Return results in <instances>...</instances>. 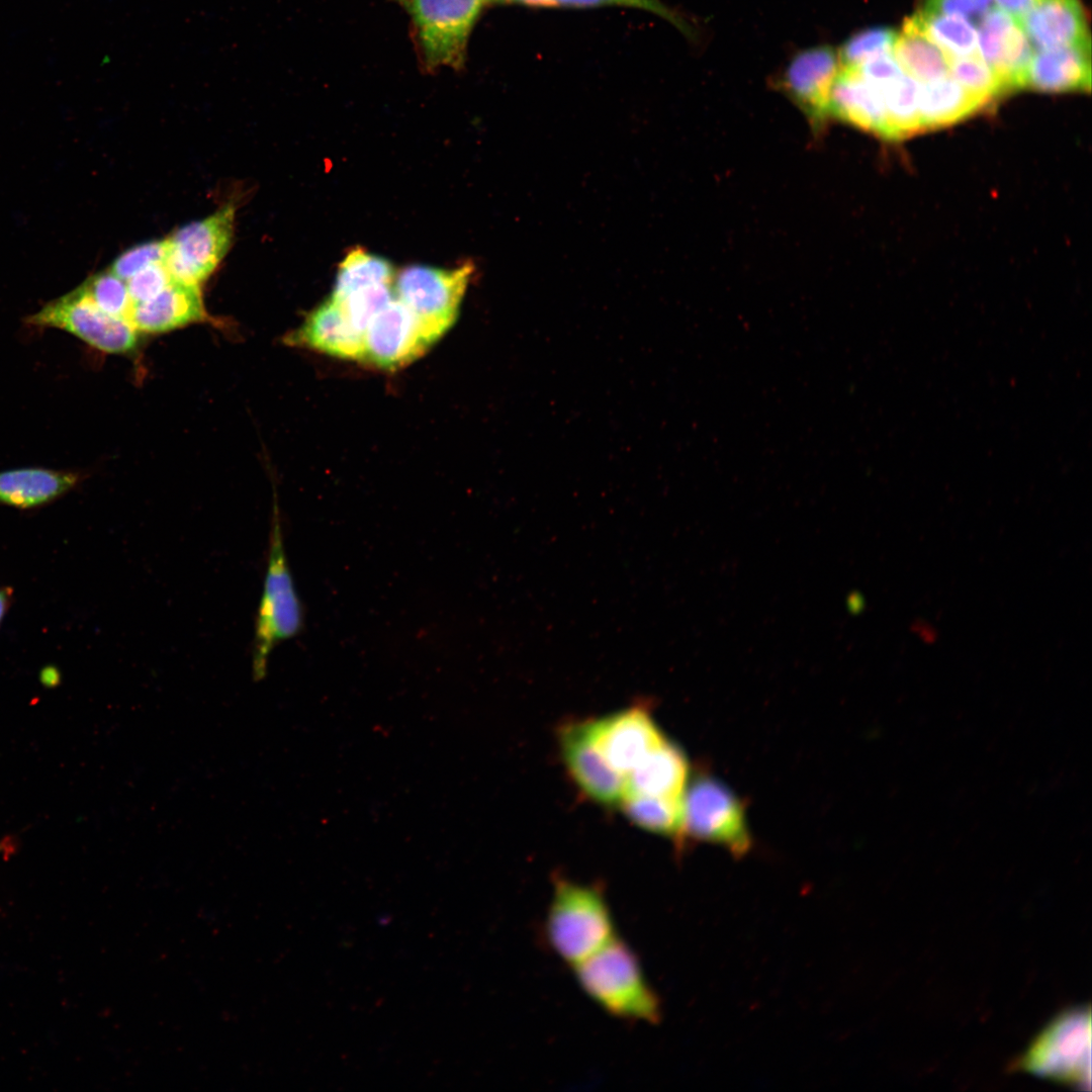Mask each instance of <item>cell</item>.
Returning <instances> with one entry per match:
<instances>
[{"label":"cell","instance_id":"cell-24","mask_svg":"<svg viewBox=\"0 0 1092 1092\" xmlns=\"http://www.w3.org/2000/svg\"><path fill=\"white\" fill-rule=\"evenodd\" d=\"M619 805L632 823L649 832L672 837L684 833V798L627 793Z\"/></svg>","mask_w":1092,"mask_h":1092},{"label":"cell","instance_id":"cell-13","mask_svg":"<svg viewBox=\"0 0 1092 1092\" xmlns=\"http://www.w3.org/2000/svg\"><path fill=\"white\" fill-rule=\"evenodd\" d=\"M559 743L565 767L580 791L598 803L619 805L627 793L626 777L608 762L584 722L565 726Z\"/></svg>","mask_w":1092,"mask_h":1092},{"label":"cell","instance_id":"cell-7","mask_svg":"<svg viewBox=\"0 0 1092 1092\" xmlns=\"http://www.w3.org/2000/svg\"><path fill=\"white\" fill-rule=\"evenodd\" d=\"M684 832L722 845L737 857L751 844L741 803L710 777L697 778L685 791Z\"/></svg>","mask_w":1092,"mask_h":1092},{"label":"cell","instance_id":"cell-31","mask_svg":"<svg viewBox=\"0 0 1092 1092\" xmlns=\"http://www.w3.org/2000/svg\"><path fill=\"white\" fill-rule=\"evenodd\" d=\"M897 33L888 27H872L846 40L838 57L841 66H858L879 55L891 53Z\"/></svg>","mask_w":1092,"mask_h":1092},{"label":"cell","instance_id":"cell-37","mask_svg":"<svg viewBox=\"0 0 1092 1092\" xmlns=\"http://www.w3.org/2000/svg\"><path fill=\"white\" fill-rule=\"evenodd\" d=\"M12 601V590L0 585V625L6 616Z\"/></svg>","mask_w":1092,"mask_h":1092},{"label":"cell","instance_id":"cell-11","mask_svg":"<svg viewBox=\"0 0 1092 1092\" xmlns=\"http://www.w3.org/2000/svg\"><path fill=\"white\" fill-rule=\"evenodd\" d=\"M584 725L608 762L625 777L666 739L641 706L586 721Z\"/></svg>","mask_w":1092,"mask_h":1092},{"label":"cell","instance_id":"cell-26","mask_svg":"<svg viewBox=\"0 0 1092 1092\" xmlns=\"http://www.w3.org/2000/svg\"><path fill=\"white\" fill-rule=\"evenodd\" d=\"M912 18L919 29L950 60L978 54V31L972 21L959 16L928 13L921 9Z\"/></svg>","mask_w":1092,"mask_h":1092},{"label":"cell","instance_id":"cell-36","mask_svg":"<svg viewBox=\"0 0 1092 1092\" xmlns=\"http://www.w3.org/2000/svg\"><path fill=\"white\" fill-rule=\"evenodd\" d=\"M998 8L1019 20L1040 0H995Z\"/></svg>","mask_w":1092,"mask_h":1092},{"label":"cell","instance_id":"cell-4","mask_svg":"<svg viewBox=\"0 0 1092 1092\" xmlns=\"http://www.w3.org/2000/svg\"><path fill=\"white\" fill-rule=\"evenodd\" d=\"M408 14L423 67L460 70L471 31L488 0H393Z\"/></svg>","mask_w":1092,"mask_h":1092},{"label":"cell","instance_id":"cell-23","mask_svg":"<svg viewBox=\"0 0 1092 1092\" xmlns=\"http://www.w3.org/2000/svg\"><path fill=\"white\" fill-rule=\"evenodd\" d=\"M892 54L903 72L919 83L949 75V57L919 29L912 16L896 35Z\"/></svg>","mask_w":1092,"mask_h":1092},{"label":"cell","instance_id":"cell-14","mask_svg":"<svg viewBox=\"0 0 1092 1092\" xmlns=\"http://www.w3.org/2000/svg\"><path fill=\"white\" fill-rule=\"evenodd\" d=\"M977 51L1007 91L1024 88L1033 48L1019 21L998 7L981 18Z\"/></svg>","mask_w":1092,"mask_h":1092},{"label":"cell","instance_id":"cell-27","mask_svg":"<svg viewBox=\"0 0 1092 1092\" xmlns=\"http://www.w3.org/2000/svg\"><path fill=\"white\" fill-rule=\"evenodd\" d=\"M391 264L361 248L351 250L341 262L331 298L341 300L354 290L374 284H390Z\"/></svg>","mask_w":1092,"mask_h":1092},{"label":"cell","instance_id":"cell-30","mask_svg":"<svg viewBox=\"0 0 1092 1092\" xmlns=\"http://www.w3.org/2000/svg\"><path fill=\"white\" fill-rule=\"evenodd\" d=\"M81 285L98 307L126 320L132 302L124 280L108 269L88 277Z\"/></svg>","mask_w":1092,"mask_h":1092},{"label":"cell","instance_id":"cell-19","mask_svg":"<svg viewBox=\"0 0 1092 1092\" xmlns=\"http://www.w3.org/2000/svg\"><path fill=\"white\" fill-rule=\"evenodd\" d=\"M1018 21L1036 51L1090 38L1079 0H1040Z\"/></svg>","mask_w":1092,"mask_h":1092},{"label":"cell","instance_id":"cell-20","mask_svg":"<svg viewBox=\"0 0 1092 1092\" xmlns=\"http://www.w3.org/2000/svg\"><path fill=\"white\" fill-rule=\"evenodd\" d=\"M75 471L25 467L0 471V506L31 510L49 505L80 481Z\"/></svg>","mask_w":1092,"mask_h":1092},{"label":"cell","instance_id":"cell-21","mask_svg":"<svg viewBox=\"0 0 1092 1092\" xmlns=\"http://www.w3.org/2000/svg\"><path fill=\"white\" fill-rule=\"evenodd\" d=\"M688 775L685 754L665 739L626 776L627 793L682 799Z\"/></svg>","mask_w":1092,"mask_h":1092},{"label":"cell","instance_id":"cell-5","mask_svg":"<svg viewBox=\"0 0 1092 1092\" xmlns=\"http://www.w3.org/2000/svg\"><path fill=\"white\" fill-rule=\"evenodd\" d=\"M475 266L454 269L412 265L395 278L396 297L419 318L436 343L455 323Z\"/></svg>","mask_w":1092,"mask_h":1092},{"label":"cell","instance_id":"cell-3","mask_svg":"<svg viewBox=\"0 0 1092 1092\" xmlns=\"http://www.w3.org/2000/svg\"><path fill=\"white\" fill-rule=\"evenodd\" d=\"M303 609L284 549L277 504H274L269 535L268 565L255 622L253 670L265 674L272 650L302 629Z\"/></svg>","mask_w":1092,"mask_h":1092},{"label":"cell","instance_id":"cell-35","mask_svg":"<svg viewBox=\"0 0 1092 1092\" xmlns=\"http://www.w3.org/2000/svg\"><path fill=\"white\" fill-rule=\"evenodd\" d=\"M922 11L934 14L959 16L979 23L981 16L973 0H926Z\"/></svg>","mask_w":1092,"mask_h":1092},{"label":"cell","instance_id":"cell-25","mask_svg":"<svg viewBox=\"0 0 1092 1092\" xmlns=\"http://www.w3.org/2000/svg\"><path fill=\"white\" fill-rule=\"evenodd\" d=\"M872 86L883 101L892 140L905 139L921 131L918 81L903 73L883 85Z\"/></svg>","mask_w":1092,"mask_h":1092},{"label":"cell","instance_id":"cell-28","mask_svg":"<svg viewBox=\"0 0 1092 1092\" xmlns=\"http://www.w3.org/2000/svg\"><path fill=\"white\" fill-rule=\"evenodd\" d=\"M949 76L969 91L990 101L1008 92L999 76L978 54L951 59Z\"/></svg>","mask_w":1092,"mask_h":1092},{"label":"cell","instance_id":"cell-6","mask_svg":"<svg viewBox=\"0 0 1092 1092\" xmlns=\"http://www.w3.org/2000/svg\"><path fill=\"white\" fill-rule=\"evenodd\" d=\"M25 321L35 327L63 330L105 353L125 354L138 344L139 333L131 324L98 307L82 285L48 302Z\"/></svg>","mask_w":1092,"mask_h":1092},{"label":"cell","instance_id":"cell-34","mask_svg":"<svg viewBox=\"0 0 1092 1092\" xmlns=\"http://www.w3.org/2000/svg\"><path fill=\"white\" fill-rule=\"evenodd\" d=\"M172 279L165 262H158L142 269L125 281L131 302H143L153 298Z\"/></svg>","mask_w":1092,"mask_h":1092},{"label":"cell","instance_id":"cell-15","mask_svg":"<svg viewBox=\"0 0 1092 1092\" xmlns=\"http://www.w3.org/2000/svg\"><path fill=\"white\" fill-rule=\"evenodd\" d=\"M126 320L138 333L161 334L208 320L199 285L172 279L153 298L131 303Z\"/></svg>","mask_w":1092,"mask_h":1092},{"label":"cell","instance_id":"cell-9","mask_svg":"<svg viewBox=\"0 0 1092 1092\" xmlns=\"http://www.w3.org/2000/svg\"><path fill=\"white\" fill-rule=\"evenodd\" d=\"M235 213L225 204L167 239L165 265L174 280L199 285L214 272L231 246Z\"/></svg>","mask_w":1092,"mask_h":1092},{"label":"cell","instance_id":"cell-8","mask_svg":"<svg viewBox=\"0 0 1092 1092\" xmlns=\"http://www.w3.org/2000/svg\"><path fill=\"white\" fill-rule=\"evenodd\" d=\"M1090 1011L1061 1015L1035 1039L1022 1067L1037 1075L1069 1083L1090 1081Z\"/></svg>","mask_w":1092,"mask_h":1092},{"label":"cell","instance_id":"cell-38","mask_svg":"<svg viewBox=\"0 0 1092 1092\" xmlns=\"http://www.w3.org/2000/svg\"><path fill=\"white\" fill-rule=\"evenodd\" d=\"M973 2L981 18L987 11L994 7V0H973Z\"/></svg>","mask_w":1092,"mask_h":1092},{"label":"cell","instance_id":"cell-12","mask_svg":"<svg viewBox=\"0 0 1092 1092\" xmlns=\"http://www.w3.org/2000/svg\"><path fill=\"white\" fill-rule=\"evenodd\" d=\"M840 66L836 51L828 46L815 47L797 54L778 81L814 130L823 129L830 118V94Z\"/></svg>","mask_w":1092,"mask_h":1092},{"label":"cell","instance_id":"cell-18","mask_svg":"<svg viewBox=\"0 0 1092 1092\" xmlns=\"http://www.w3.org/2000/svg\"><path fill=\"white\" fill-rule=\"evenodd\" d=\"M829 113L830 118L892 141L881 96L855 67L840 66L830 94Z\"/></svg>","mask_w":1092,"mask_h":1092},{"label":"cell","instance_id":"cell-29","mask_svg":"<svg viewBox=\"0 0 1092 1092\" xmlns=\"http://www.w3.org/2000/svg\"><path fill=\"white\" fill-rule=\"evenodd\" d=\"M391 298L390 284L382 283L359 288L341 300L335 301L339 304L350 324L364 335L372 317Z\"/></svg>","mask_w":1092,"mask_h":1092},{"label":"cell","instance_id":"cell-32","mask_svg":"<svg viewBox=\"0 0 1092 1092\" xmlns=\"http://www.w3.org/2000/svg\"><path fill=\"white\" fill-rule=\"evenodd\" d=\"M507 3H518L534 7H575L590 8L604 6H625L643 9L671 21L679 29H689L682 19L662 4L659 0H505ZM504 2V3H505Z\"/></svg>","mask_w":1092,"mask_h":1092},{"label":"cell","instance_id":"cell-10","mask_svg":"<svg viewBox=\"0 0 1092 1092\" xmlns=\"http://www.w3.org/2000/svg\"><path fill=\"white\" fill-rule=\"evenodd\" d=\"M433 344L415 313L397 297H392L364 332L363 362L395 370L419 358Z\"/></svg>","mask_w":1092,"mask_h":1092},{"label":"cell","instance_id":"cell-22","mask_svg":"<svg viewBox=\"0 0 1092 1092\" xmlns=\"http://www.w3.org/2000/svg\"><path fill=\"white\" fill-rule=\"evenodd\" d=\"M989 99L975 94L952 77L919 83L918 111L921 131L961 121L988 105Z\"/></svg>","mask_w":1092,"mask_h":1092},{"label":"cell","instance_id":"cell-2","mask_svg":"<svg viewBox=\"0 0 1092 1092\" xmlns=\"http://www.w3.org/2000/svg\"><path fill=\"white\" fill-rule=\"evenodd\" d=\"M543 934L552 952L569 968L619 935L605 891L560 877L554 881Z\"/></svg>","mask_w":1092,"mask_h":1092},{"label":"cell","instance_id":"cell-33","mask_svg":"<svg viewBox=\"0 0 1092 1092\" xmlns=\"http://www.w3.org/2000/svg\"><path fill=\"white\" fill-rule=\"evenodd\" d=\"M167 247V239L135 246L117 257L109 270L126 281L142 269L158 262H165Z\"/></svg>","mask_w":1092,"mask_h":1092},{"label":"cell","instance_id":"cell-1","mask_svg":"<svg viewBox=\"0 0 1092 1092\" xmlns=\"http://www.w3.org/2000/svg\"><path fill=\"white\" fill-rule=\"evenodd\" d=\"M570 969L582 992L608 1015L629 1023L661 1021L662 1000L638 954L619 935Z\"/></svg>","mask_w":1092,"mask_h":1092},{"label":"cell","instance_id":"cell-17","mask_svg":"<svg viewBox=\"0 0 1092 1092\" xmlns=\"http://www.w3.org/2000/svg\"><path fill=\"white\" fill-rule=\"evenodd\" d=\"M1024 88L1042 92L1090 91V38L1033 53Z\"/></svg>","mask_w":1092,"mask_h":1092},{"label":"cell","instance_id":"cell-16","mask_svg":"<svg viewBox=\"0 0 1092 1092\" xmlns=\"http://www.w3.org/2000/svg\"><path fill=\"white\" fill-rule=\"evenodd\" d=\"M285 342L341 359L363 362L364 335L350 324L331 297L315 307L297 330L289 333Z\"/></svg>","mask_w":1092,"mask_h":1092}]
</instances>
